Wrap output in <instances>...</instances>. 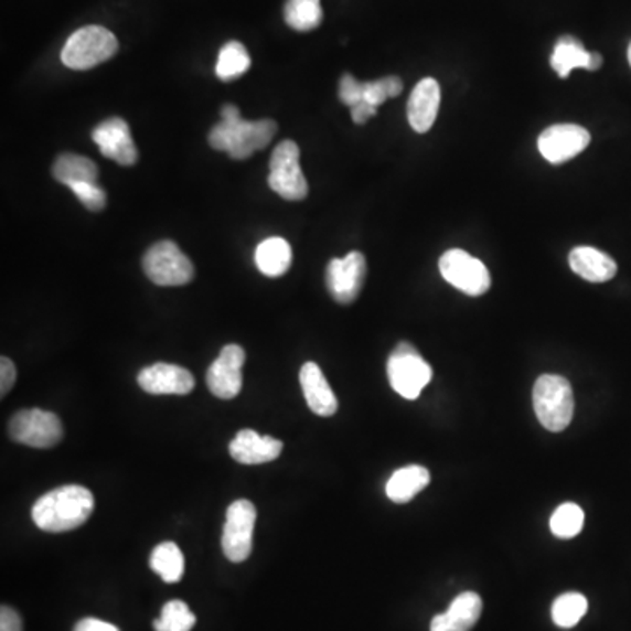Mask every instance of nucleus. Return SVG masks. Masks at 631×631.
Returning a JSON list of instances; mask_svg holds the SVG:
<instances>
[{
    "instance_id": "1",
    "label": "nucleus",
    "mask_w": 631,
    "mask_h": 631,
    "mask_svg": "<svg viewBox=\"0 0 631 631\" xmlns=\"http://www.w3.org/2000/svg\"><path fill=\"white\" fill-rule=\"evenodd\" d=\"M94 493L77 484L55 488L35 502L32 520L47 534H65L79 528L94 514Z\"/></svg>"
},
{
    "instance_id": "2",
    "label": "nucleus",
    "mask_w": 631,
    "mask_h": 631,
    "mask_svg": "<svg viewBox=\"0 0 631 631\" xmlns=\"http://www.w3.org/2000/svg\"><path fill=\"white\" fill-rule=\"evenodd\" d=\"M278 132L272 120L248 121L240 118L239 107L226 104L222 107V121L210 132L213 150L225 151L234 160H246L258 150H264Z\"/></svg>"
},
{
    "instance_id": "3",
    "label": "nucleus",
    "mask_w": 631,
    "mask_h": 631,
    "mask_svg": "<svg viewBox=\"0 0 631 631\" xmlns=\"http://www.w3.org/2000/svg\"><path fill=\"white\" fill-rule=\"evenodd\" d=\"M534 410L549 431H564L574 418V392L565 377L544 374L535 381Z\"/></svg>"
},
{
    "instance_id": "4",
    "label": "nucleus",
    "mask_w": 631,
    "mask_h": 631,
    "mask_svg": "<svg viewBox=\"0 0 631 631\" xmlns=\"http://www.w3.org/2000/svg\"><path fill=\"white\" fill-rule=\"evenodd\" d=\"M118 52V39L106 26L88 25L74 32L62 50V62L73 71H88L109 61Z\"/></svg>"
},
{
    "instance_id": "5",
    "label": "nucleus",
    "mask_w": 631,
    "mask_h": 631,
    "mask_svg": "<svg viewBox=\"0 0 631 631\" xmlns=\"http://www.w3.org/2000/svg\"><path fill=\"white\" fill-rule=\"evenodd\" d=\"M389 384L407 400H416L434 377L430 363L409 342H398L388 359Z\"/></svg>"
},
{
    "instance_id": "6",
    "label": "nucleus",
    "mask_w": 631,
    "mask_h": 631,
    "mask_svg": "<svg viewBox=\"0 0 631 631\" xmlns=\"http://www.w3.org/2000/svg\"><path fill=\"white\" fill-rule=\"evenodd\" d=\"M142 269L158 286L189 285L195 276L192 260L172 240L153 244L142 258Z\"/></svg>"
},
{
    "instance_id": "7",
    "label": "nucleus",
    "mask_w": 631,
    "mask_h": 631,
    "mask_svg": "<svg viewBox=\"0 0 631 631\" xmlns=\"http://www.w3.org/2000/svg\"><path fill=\"white\" fill-rule=\"evenodd\" d=\"M269 186L285 201H303L309 184L300 169V148L297 142L282 141L274 150L269 163Z\"/></svg>"
},
{
    "instance_id": "8",
    "label": "nucleus",
    "mask_w": 631,
    "mask_h": 631,
    "mask_svg": "<svg viewBox=\"0 0 631 631\" xmlns=\"http://www.w3.org/2000/svg\"><path fill=\"white\" fill-rule=\"evenodd\" d=\"M9 437L29 448H55L64 439V427L56 414L43 409H25L9 421Z\"/></svg>"
},
{
    "instance_id": "9",
    "label": "nucleus",
    "mask_w": 631,
    "mask_h": 631,
    "mask_svg": "<svg viewBox=\"0 0 631 631\" xmlns=\"http://www.w3.org/2000/svg\"><path fill=\"white\" fill-rule=\"evenodd\" d=\"M440 276L457 290L469 297H481L491 288V274L479 258L463 252L449 249L439 260Z\"/></svg>"
},
{
    "instance_id": "10",
    "label": "nucleus",
    "mask_w": 631,
    "mask_h": 631,
    "mask_svg": "<svg viewBox=\"0 0 631 631\" xmlns=\"http://www.w3.org/2000/svg\"><path fill=\"white\" fill-rule=\"evenodd\" d=\"M255 525L256 507L249 500H235L234 504L226 509L222 547L226 558L234 564H243L252 555Z\"/></svg>"
},
{
    "instance_id": "11",
    "label": "nucleus",
    "mask_w": 631,
    "mask_h": 631,
    "mask_svg": "<svg viewBox=\"0 0 631 631\" xmlns=\"http://www.w3.org/2000/svg\"><path fill=\"white\" fill-rule=\"evenodd\" d=\"M367 276V260L360 252L333 258L327 267V288L335 302L347 306L359 299Z\"/></svg>"
},
{
    "instance_id": "12",
    "label": "nucleus",
    "mask_w": 631,
    "mask_h": 631,
    "mask_svg": "<svg viewBox=\"0 0 631 631\" xmlns=\"http://www.w3.org/2000/svg\"><path fill=\"white\" fill-rule=\"evenodd\" d=\"M591 142V133L585 127L576 124L550 125L538 137V151L547 162H568L571 158L579 157Z\"/></svg>"
},
{
    "instance_id": "13",
    "label": "nucleus",
    "mask_w": 631,
    "mask_h": 631,
    "mask_svg": "<svg viewBox=\"0 0 631 631\" xmlns=\"http://www.w3.org/2000/svg\"><path fill=\"white\" fill-rule=\"evenodd\" d=\"M246 363V351L237 344L223 347L218 359L214 360L207 371V388L214 397L232 400L243 389V367Z\"/></svg>"
},
{
    "instance_id": "14",
    "label": "nucleus",
    "mask_w": 631,
    "mask_h": 631,
    "mask_svg": "<svg viewBox=\"0 0 631 631\" xmlns=\"http://www.w3.org/2000/svg\"><path fill=\"white\" fill-rule=\"evenodd\" d=\"M92 139L104 157L111 158L113 162L120 165H133L139 158L130 127L124 118H109L98 124L92 132Z\"/></svg>"
},
{
    "instance_id": "15",
    "label": "nucleus",
    "mask_w": 631,
    "mask_h": 631,
    "mask_svg": "<svg viewBox=\"0 0 631 631\" xmlns=\"http://www.w3.org/2000/svg\"><path fill=\"white\" fill-rule=\"evenodd\" d=\"M137 383L150 395H189L195 388V377L174 363H153L142 368Z\"/></svg>"
},
{
    "instance_id": "16",
    "label": "nucleus",
    "mask_w": 631,
    "mask_h": 631,
    "mask_svg": "<svg viewBox=\"0 0 631 631\" xmlns=\"http://www.w3.org/2000/svg\"><path fill=\"white\" fill-rule=\"evenodd\" d=\"M440 107V86L434 77H425L414 86L407 103V120L414 132L427 133L436 124Z\"/></svg>"
},
{
    "instance_id": "17",
    "label": "nucleus",
    "mask_w": 631,
    "mask_h": 631,
    "mask_svg": "<svg viewBox=\"0 0 631 631\" xmlns=\"http://www.w3.org/2000/svg\"><path fill=\"white\" fill-rule=\"evenodd\" d=\"M231 457L243 466H261L278 460L282 452L281 440L260 436L255 430H240L228 446Z\"/></svg>"
},
{
    "instance_id": "18",
    "label": "nucleus",
    "mask_w": 631,
    "mask_h": 631,
    "mask_svg": "<svg viewBox=\"0 0 631 631\" xmlns=\"http://www.w3.org/2000/svg\"><path fill=\"white\" fill-rule=\"evenodd\" d=\"M300 386H302L303 397L308 402L309 409L316 416L330 418L338 413V397L330 388L329 381L324 377L318 363H303L302 368H300Z\"/></svg>"
},
{
    "instance_id": "19",
    "label": "nucleus",
    "mask_w": 631,
    "mask_h": 631,
    "mask_svg": "<svg viewBox=\"0 0 631 631\" xmlns=\"http://www.w3.org/2000/svg\"><path fill=\"white\" fill-rule=\"evenodd\" d=\"M481 597L473 591H466L452 600L448 612L434 618L430 631H470L481 618Z\"/></svg>"
},
{
    "instance_id": "20",
    "label": "nucleus",
    "mask_w": 631,
    "mask_h": 631,
    "mask_svg": "<svg viewBox=\"0 0 631 631\" xmlns=\"http://www.w3.org/2000/svg\"><path fill=\"white\" fill-rule=\"evenodd\" d=\"M568 264L579 278L589 282H607L618 274V264L612 256L589 246L571 249Z\"/></svg>"
},
{
    "instance_id": "21",
    "label": "nucleus",
    "mask_w": 631,
    "mask_h": 631,
    "mask_svg": "<svg viewBox=\"0 0 631 631\" xmlns=\"http://www.w3.org/2000/svg\"><path fill=\"white\" fill-rule=\"evenodd\" d=\"M430 470L421 466H407L393 472L386 482V496L393 504H407L430 484Z\"/></svg>"
},
{
    "instance_id": "22",
    "label": "nucleus",
    "mask_w": 631,
    "mask_h": 631,
    "mask_svg": "<svg viewBox=\"0 0 631 631\" xmlns=\"http://www.w3.org/2000/svg\"><path fill=\"white\" fill-rule=\"evenodd\" d=\"M291 246L282 237H269L258 244L255 253L256 267L267 278H281L291 267Z\"/></svg>"
},
{
    "instance_id": "23",
    "label": "nucleus",
    "mask_w": 631,
    "mask_h": 631,
    "mask_svg": "<svg viewBox=\"0 0 631 631\" xmlns=\"http://www.w3.org/2000/svg\"><path fill=\"white\" fill-rule=\"evenodd\" d=\"M53 178L65 186L76 183H97L98 169L94 160L76 153H64L53 163Z\"/></svg>"
},
{
    "instance_id": "24",
    "label": "nucleus",
    "mask_w": 631,
    "mask_h": 631,
    "mask_svg": "<svg viewBox=\"0 0 631 631\" xmlns=\"http://www.w3.org/2000/svg\"><path fill=\"white\" fill-rule=\"evenodd\" d=\"M591 55L593 53L586 52L579 39L564 35V38L558 39L555 52L550 55V67L559 77L565 79V77L570 76L574 68H586L588 71Z\"/></svg>"
},
{
    "instance_id": "25",
    "label": "nucleus",
    "mask_w": 631,
    "mask_h": 631,
    "mask_svg": "<svg viewBox=\"0 0 631 631\" xmlns=\"http://www.w3.org/2000/svg\"><path fill=\"white\" fill-rule=\"evenodd\" d=\"M150 567L169 585L180 582L184 574V556L180 546L174 542L158 544L151 553Z\"/></svg>"
},
{
    "instance_id": "26",
    "label": "nucleus",
    "mask_w": 631,
    "mask_h": 631,
    "mask_svg": "<svg viewBox=\"0 0 631 631\" xmlns=\"http://www.w3.org/2000/svg\"><path fill=\"white\" fill-rule=\"evenodd\" d=\"M252 67L248 50L239 41H231L220 50L218 62H216V76L222 82H234L237 77L248 73Z\"/></svg>"
},
{
    "instance_id": "27",
    "label": "nucleus",
    "mask_w": 631,
    "mask_h": 631,
    "mask_svg": "<svg viewBox=\"0 0 631 631\" xmlns=\"http://www.w3.org/2000/svg\"><path fill=\"white\" fill-rule=\"evenodd\" d=\"M323 20L320 0H286L285 22L297 32L314 31Z\"/></svg>"
},
{
    "instance_id": "28",
    "label": "nucleus",
    "mask_w": 631,
    "mask_h": 631,
    "mask_svg": "<svg viewBox=\"0 0 631 631\" xmlns=\"http://www.w3.org/2000/svg\"><path fill=\"white\" fill-rule=\"evenodd\" d=\"M550 532L558 538H574L580 534V530L585 528V511L577 504L559 505L549 521Z\"/></svg>"
},
{
    "instance_id": "29",
    "label": "nucleus",
    "mask_w": 631,
    "mask_h": 631,
    "mask_svg": "<svg viewBox=\"0 0 631 631\" xmlns=\"http://www.w3.org/2000/svg\"><path fill=\"white\" fill-rule=\"evenodd\" d=\"M588 612V598L580 593H564L553 603V621L559 628H574Z\"/></svg>"
},
{
    "instance_id": "30",
    "label": "nucleus",
    "mask_w": 631,
    "mask_h": 631,
    "mask_svg": "<svg viewBox=\"0 0 631 631\" xmlns=\"http://www.w3.org/2000/svg\"><path fill=\"white\" fill-rule=\"evenodd\" d=\"M196 618L189 606L181 600H172L165 603L162 616L154 619V631H190L195 627Z\"/></svg>"
},
{
    "instance_id": "31",
    "label": "nucleus",
    "mask_w": 631,
    "mask_h": 631,
    "mask_svg": "<svg viewBox=\"0 0 631 631\" xmlns=\"http://www.w3.org/2000/svg\"><path fill=\"white\" fill-rule=\"evenodd\" d=\"M404 90V83L400 77L386 76L376 79V82L363 83V100L379 107L386 103L388 98L398 97Z\"/></svg>"
},
{
    "instance_id": "32",
    "label": "nucleus",
    "mask_w": 631,
    "mask_h": 631,
    "mask_svg": "<svg viewBox=\"0 0 631 631\" xmlns=\"http://www.w3.org/2000/svg\"><path fill=\"white\" fill-rule=\"evenodd\" d=\"M74 195L79 199L88 211H103L107 204V195L97 183H76L71 186Z\"/></svg>"
},
{
    "instance_id": "33",
    "label": "nucleus",
    "mask_w": 631,
    "mask_h": 631,
    "mask_svg": "<svg viewBox=\"0 0 631 631\" xmlns=\"http://www.w3.org/2000/svg\"><path fill=\"white\" fill-rule=\"evenodd\" d=\"M339 98L350 107L363 103V83L356 82L351 74H344L339 83Z\"/></svg>"
},
{
    "instance_id": "34",
    "label": "nucleus",
    "mask_w": 631,
    "mask_h": 631,
    "mask_svg": "<svg viewBox=\"0 0 631 631\" xmlns=\"http://www.w3.org/2000/svg\"><path fill=\"white\" fill-rule=\"evenodd\" d=\"M14 383H17V367L8 356H2L0 359V397H6L11 392Z\"/></svg>"
},
{
    "instance_id": "35",
    "label": "nucleus",
    "mask_w": 631,
    "mask_h": 631,
    "mask_svg": "<svg viewBox=\"0 0 631 631\" xmlns=\"http://www.w3.org/2000/svg\"><path fill=\"white\" fill-rule=\"evenodd\" d=\"M0 631H23L22 618L17 610L2 606L0 609Z\"/></svg>"
},
{
    "instance_id": "36",
    "label": "nucleus",
    "mask_w": 631,
    "mask_h": 631,
    "mask_svg": "<svg viewBox=\"0 0 631 631\" xmlns=\"http://www.w3.org/2000/svg\"><path fill=\"white\" fill-rule=\"evenodd\" d=\"M377 115V107L372 106V104L363 103L356 104V106L351 107V118H353L354 124L363 125L365 121L371 120Z\"/></svg>"
},
{
    "instance_id": "37",
    "label": "nucleus",
    "mask_w": 631,
    "mask_h": 631,
    "mask_svg": "<svg viewBox=\"0 0 631 631\" xmlns=\"http://www.w3.org/2000/svg\"><path fill=\"white\" fill-rule=\"evenodd\" d=\"M74 631H120L115 624L107 623L103 619L85 618L74 627Z\"/></svg>"
},
{
    "instance_id": "38",
    "label": "nucleus",
    "mask_w": 631,
    "mask_h": 631,
    "mask_svg": "<svg viewBox=\"0 0 631 631\" xmlns=\"http://www.w3.org/2000/svg\"><path fill=\"white\" fill-rule=\"evenodd\" d=\"M628 62H630V65H631V43H630V47H628Z\"/></svg>"
}]
</instances>
